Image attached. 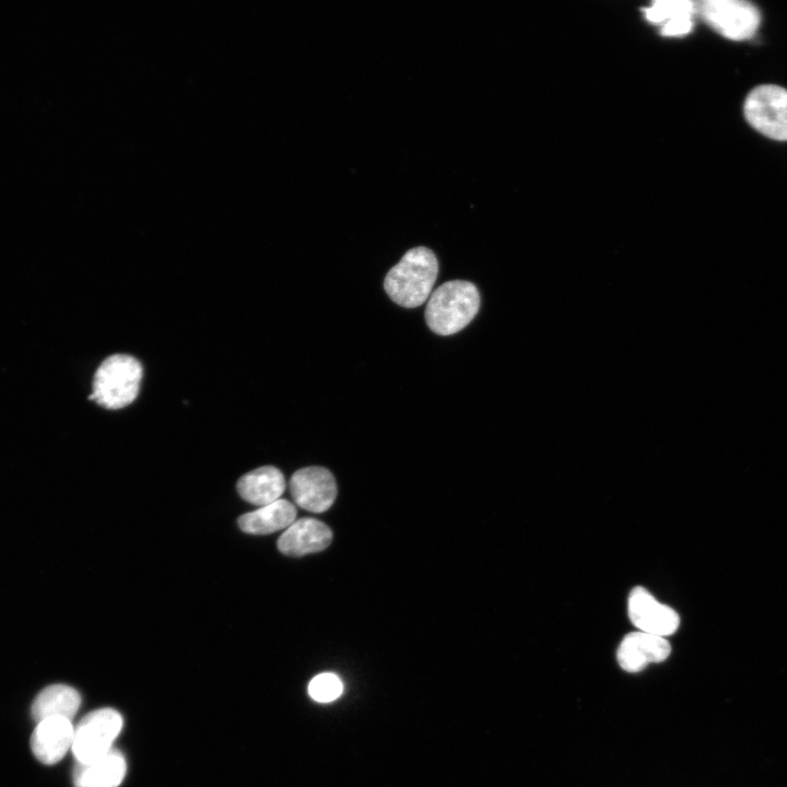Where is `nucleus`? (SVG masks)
Returning a JSON list of instances; mask_svg holds the SVG:
<instances>
[{
	"mask_svg": "<svg viewBox=\"0 0 787 787\" xmlns=\"http://www.w3.org/2000/svg\"><path fill=\"white\" fill-rule=\"evenodd\" d=\"M438 273L434 252L423 246L408 250L387 273L384 287L400 306L416 307L431 295Z\"/></svg>",
	"mask_w": 787,
	"mask_h": 787,
	"instance_id": "1",
	"label": "nucleus"
},
{
	"mask_svg": "<svg viewBox=\"0 0 787 787\" xmlns=\"http://www.w3.org/2000/svg\"><path fill=\"white\" fill-rule=\"evenodd\" d=\"M480 294L471 282L451 280L435 289L425 307L428 328L441 336L462 330L477 315Z\"/></svg>",
	"mask_w": 787,
	"mask_h": 787,
	"instance_id": "2",
	"label": "nucleus"
},
{
	"mask_svg": "<svg viewBox=\"0 0 787 787\" xmlns=\"http://www.w3.org/2000/svg\"><path fill=\"white\" fill-rule=\"evenodd\" d=\"M142 378L140 362L128 354H113L97 367L89 399L99 406L118 410L138 397Z\"/></svg>",
	"mask_w": 787,
	"mask_h": 787,
	"instance_id": "3",
	"label": "nucleus"
},
{
	"mask_svg": "<svg viewBox=\"0 0 787 787\" xmlns=\"http://www.w3.org/2000/svg\"><path fill=\"white\" fill-rule=\"evenodd\" d=\"M122 728L121 715L113 708H99L85 715L74 728L71 751L77 763H89L113 750Z\"/></svg>",
	"mask_w": 787,
	"mask_h": 787,
	"instance_id": "4",
	"label": "nucleus"
},
{
	"mask_svg": "<svg viewBox=\"0 0 787 787\" xmlns=\"http://www.w3.org/2000/svg\"><path fill=\"white\" fill-rule=\"evenodd\" d=\"M743 111L748 122L773 140H787V90L773 84L753 89L747 96Z\"/></svg>",
	"mask_w": 787,
	"mask_h": 787,
	"instance_id": "5",
	"label": "nucleus"
},
{
	"mask_svg": "<svg viewBox=\"0 0 787 787\" xmlns=\"http://www.w3.org/2000/svg\"><path fill=\"white\" fill-rule=\"evenodd\" d=\"M698 11L710 27L731 40L751 38L761 23L759 9L742 0H706Z\"/></svg>",
	"mask_w": 787,
	"mask_h": 787,
	"instance_id": "6",
	"label": "nucleus"
},
{
	"mask_svg": "<svg viewBox=\"0 0 787 787\" xmlns=\"http://www.w3.org/2000/svg\"><path fill=\"white\" fill-rule=\"evenodd\" d=\"M294 502L312 513H322L334 502L337 483L332 473L322 467H307L294 472L290 480Z\"/></svg>",
	"mask_w": 787,
	"mask_h": 787,
	"instance_id": "7",
	"label": "nucleus"
},
{
	"mask_svg": "<svg viewBox=\"0 0 787 787\" xmlns=\"http://www.w3.org/2000/svg\"><path fill=\"white\" fill-rule=\"evenodd\" d=\"M629 616L639 631L661 637L673 634L680 623L673 609L660 603L641 586L630 594Z\"/></svg>",
	"mask_w": 787,
	"mask_h": 787,
	"instance_id": "8",
	"label": "nucleus"
},
{
	"mask_svg": "<svg viewBox=\"0 0 787 787\" xmlns=\"http://www.w3.org/2000/svg\"><path fill=\"white\" fill-rule=\"evenodd\" d=\"M670 651L671 646L665 637L638 631L623 638L616 659L623 670L638 672L648 663L663 661Z\"/></svg>",
	"mask_w": 787,
	"mask_h": 787,
	"instance_id": "9",
	"label": "nucleus"
},
{
	"mask_svg": "<svg viewBox=\"0 0 787 787\" xmlns=\"http://www.w3.org/2000/svg\"><path fill=\"white\" fill-rule=\"evenodd\" d=\"M74 727L66 718L38 721L31 737L35 757L47 765L59 762L72 748Z\"/></svg>",
	"mask_w": 787,
	"mask_h": 787,
	"instance_id": "10",
	"label": "nucleus"
},
{
	"mask_svg": "<svg viewBox=\"0 0 787 787\" xmlns=\"http://www.w3.org/2000/svg\"><path fill=\"white\" fill-rule=\"evenodd\" d=\"M331 539L332 532L325 522L305 517L286 528L278 539V549L289 556H302L326 549Z\"/></svg>",
	"mask_w": 787,
	"mask_h": 787,
	"instance_id": "11",
	"label": "nucleus"
},
{
	"mask_svg": "<svg viewBox=\"0 0 787 787\" xmlns=\"http://www.w3.org/2000/svg\"><path fill=\"white\" fill-rule=\"evenodd\" d=\"M124 755L115 748L89 763H77L73 771L75 787H118L126 775Z\"/></svg>",
	"mask_w": 787,
	"mask_h": 787,
	"instance_id": "12",
	"label": "nucleus"
},
{
	"mask_svg": "<svg viewBox=\"0 0 787 787\" xmlns=\"http://www.w3.org/2000/svg\"><path fill=\"white\" fill-rule=\"evenodd\" d=\"M284 490L285 479L282 472L272 466L249 471L237 482L239 495L257 506H266L280 500Z\"/></svg>",
	"mask_w": 787,
	"mask_h": 787,
	"instance_id": "13",
	"label": "nucleus"
},
{
	"mask_svg": "<svg viewBox=\"0 0 787 787\" xmlns=\"http://www.w3.org/2000/svg\"><path fill=\"white\" fill-rule=\"evenodd\" d=\"M81 705L79 692L66 684H52L42 690L35 697L31 712L36 723L47 718L71 720Z\"/></svg>",
	"mask_w": 787,
	"mask_h": 787,
	"instance_id": "14",
	"label": "nucleus"
},
{
	"mask_svg": "<svg viewBox=\"0 0 787 787\" xmlns=\"http://www.w3.org/2000/svg\"><path fill=\"white\" fill-rule=\"evenodd\" d=\"M296 518L295 506L286 500H278L266 506L242 515L239 528L251 535H268L290 527Z\"/></svg>",
	"mask_w": 787,
	"mask_h": 787,
	"instance_id": "15",
	"label": "nucleus"
},
{
	"mask_svg": "<svg viewBox=\"0 0 787 787\" xmlns=\"http://www.w3.org/2000/svg\"><path fill=\"white\" fill-rule=\"evenodd\" d=\"M695 4L688 0H665L654 2L644 9L647 21L663 25L680 19H693Z\"/></svg>",
	"mask_w": 787,
	"mask_h": 787,
	"instance_id": "16",
	"label": "nucleus"
},
{
	"mask_svg": "<svg viewBox=\"0 0 787 787\" xmlns=\"http://www.w3.org/2000/svg\"><path fill=\"white\" fill-rule=\"evenodd\" d=\"M343 691L341 679L332 672H322L312 679L308 684L310 697L320 703L338 698Z\"/></svg>",
	"mask_w": 787,
	"mask_h": 787,
	"instance_id": "17",
	"label": "nucleus"
},
{
	"mask_svg": "<svg viewBox=\"0 0 787 787\" xmlns=\"http://www.w3.org/2000/svg\"><path fill=\"white\" fill-rule=\"evenodd\" d=\"M693 19H680L661 25V34L666 36H681L691 32Z\"/></svg>",
	"mask_w": 787,
	"mask_h": 787,
	"instance_id": "18",
	"label": "nucleus"
}]
</instances>
